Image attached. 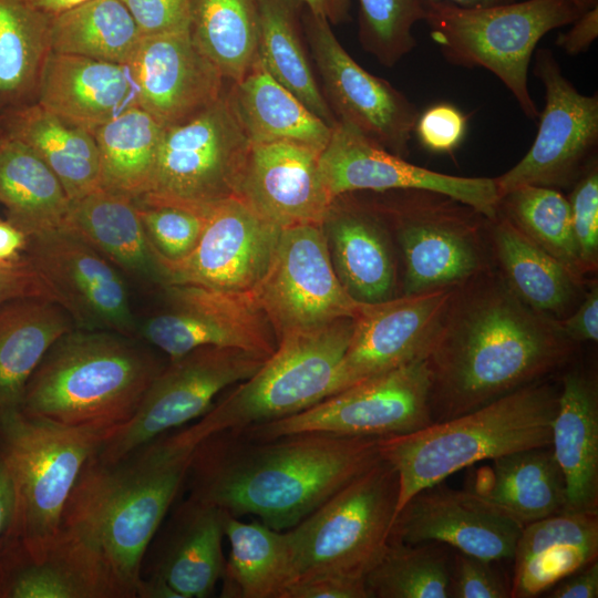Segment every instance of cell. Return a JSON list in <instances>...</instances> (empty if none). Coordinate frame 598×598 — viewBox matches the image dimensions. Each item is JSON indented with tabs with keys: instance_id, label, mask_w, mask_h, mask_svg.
I'll return each instance as SVG.
<instances>
[{
	"instance_id": "obj_36",
	"label": "cell",
	"mask_w": 598,
	"mask_h": 598,
	"mask_svg": "<svg viewBox=\"0 0 598 598\" xmlns=\"http://www.w3.org/2000/svg\"><path fill=\"white\" fill-rule=\"evenodd\" d=\"M73 328L68 312L49 299L28 297L0 306V412L19 409L49 348Z\"/></svg>"
},
{
	"instance_id": "obj_12",
	"label": "cell",
	"mask_w": 598,
	"mask_h": 598,
	"mask_svg": "<svg viewBox=\"0 0 598 598\" xmlns=\"http://www.w3.org/2000/svg\"><path fill=\"white\" fill-rule=\"evenodd\" d=\"M429 388L422 359L354 384L295 414L236 432L252 440L301 432L378 437L408 434L433 423Z\"/></svg>"
},
{
	"instance_id": "obj_60",
	"label": "cell",
	"mask_w": 598,
	"mask_h": 598,
	"mask_svg": "<svg viewBox=\"0 0 598 598\" xmlns=\"http://www.w3.org/2000/svg\"><path fill=\"white\" fill-rule=\"evenodd\" d=\"M136 597L138 598H181L179 595L171 588L165 581L141 576L136 587Z\"/></svg>"
},
{
	"instance_id": "obj_58",
	"label": "cell",
	"mask_w": 598,
	"mask_h": 598,
	"mask_svg": "<svg viewBox=\"0 0 598 598\" xmlns=\"http://www.w3.org/2000/svg\"><path fill=\"white\" fill-rule=\"evenodd\" d=\"M27 236L9 220L0 219V265L23 256Z\"/></svg>"
},
{
	"instance_id": "obj_45",
	"label": "cell",
	"mask_w": 598,
	"mask_h": 598,
	"mask_svg": "<svg viewBox=\"0 0 598 598\" xmlns=\"http://www.w3.org/2000/svg\"><path fill=\"white\" fill-rule=\"evenodd\" d=\"M498 213L584 280L586 270L573 231L569 202L558 189L536 185L517 187L501 197Z\"/></svg>"
},
{
	"instance_id": "obj_59",
	"label": "cell",
	"mask_w": 598,
	"mask_h": 598,
	"mask_svg": "<svg viewBox=\"0 0 598 598\" xmlns=\"http://www.w3.org/2000/svg\"><path fill=\"white\" fill-rule=\"evenodd\" d=\"M306 8L323 17L331 24H340L350 19L351 0H302Z\"/></svg>"
},
{
	"instance_id": "obj_62",
	"label": "cell",
	"mask_w": 598,
	"mask_h": 598,
	"mask_svg": "<svg viewBox=\"0 0 598 598\" xmlns=\"http://www.w3.org/2000/svg\"><path fill=\"white\" fill-rule=\"evenodd\" d=\"M420 3L426 9L427 7L436 3H450L461 8H488L502 4H508L518 0H419Z\"/></svg>"
},
{
	"instance_id": "obj_64",
	"label": "cell",
	"mask_w": 598,
	"mask_h": 598,
	"mask_svg": "<svg viewBox=\"0 0 598 598\" xmlns=\"http://www.w3.org/2000/svg\"><path fill=\"white\" fill-rule=\"evenodd\" d=\"M2 134V131H1V125H0V135Z\"/></svg>"
},
{
	"instance_id": "obj_49",
	"label": "cell",
	"mask_w": 598,
	"mask_h": 598,
	"mask_svg": "<svg viewBox=\"0 0 598 598\" xmlns=\"http://www.w3.org/2000/svg\"><path fill=\"white\" fill-rule=\"evenodd\" d=\"M493 563L453 549L448 598H511V586Z\"/></svg>"
},
{
	"instance_id": "obj_7",
	"label": "cell",
	"mask_w": 598,
	"mask_h": 598,
	"mask_svg": "<svg viewBox=\"0 0 598 598\" xmlns=\"http://www.w3.org/2000/svg\"><path fill=\"white\" fill-rule=\"evenodd\" d=\"M115 431L64 426L19 409L0 412V455L14 482L18 536L29 558L44 557L82 470Z\"/></svg>"
},
{
	"instance_id": "obj_61",
	"label": "cell",
	"mask_w": 598,
	"mask_h": 598,
	"mask_svg": "<svg viewBox=\"0 0 598 598\" xmlns=\"http://www.w3.org/2000/svg\"><path fill=\"white\" fill-rule=\"evenodd\" d=\"M39 11L54 17L87 0H25Z\"/></svg>"
},
{
	"instance_id": "obj_44",
	"label": "cell",
	"mask_w": 598,
	"mask_h": 598,
	"mask_svg": "<svg viewBox=\"0 0 598 598\" xmlns=\"http://www.w3.org/2000/svg\"><path fill=\"white\" fill-rule=\"evenodd\" d=\"M452 554L443 543L389 539L364 578L368 598H448Z\"/></svg>"
},
{
	"instance_id": "obj_13",
	"label": "cell",
	"mask_w": 598,
	"mask_h": 598,
	"mask_svg": "<svg viewBox=\"0 0 598 598\" xmlns=\"http://www.w3.org/2000/svg\"><path fill=\"white\" fill-rule=\"evenodd\" d=\"M266 359L235 348L200 347L169 360L152 381L135 414L106 439L95 457L115 461L199 419L223 390L250 378Z\"/></svg>"
},
{
	"instance_id": "obj_1",
	"label": "cell",
	"mask_w": 598,
	"mask_h": 598,
	"mask_svg": "<svg viewBox=\"0 0 598 598\" xmlns=\"http://www.w3.org/2000/svg\"><path fill=\"white\" fill-rule=\"evenodd\" d=\"M575 342L526 306L492 267L454 287L424 357L433 423L543 380Z\"/></svg>"
},
{
	"instance_id": "obj_17",
	"label": "cell",
	"mask_w": 598,
	"mask_h": 598,
	"mask_svg": "<svg viewBox=\"0 0 598 598\" xmlns=\"http://www.w3.org/2000/svg\"><path fill=\"white\" fill-rule=\"evenodd\" d=\"M23 255L74 328L136 338L127 279L83 239L63 227L43 231L27 237Z\"/></svg>"
},
{
	"instance_id": "obj_22",
	"label": "cell",
	"mask_w": 598,
	"mask_h": 598,
	"mask_svg": "<svg viewBox=\"0 0 598 598\" xmlns=\"http://www.w3.org/2000/svg\"><path fill=\"white\" fill-rule=\"evenodd\" d=\"M126 65L138 107L163 127L196 116L229 83L188 29L142 37Z\"/></svg>"
},
{
	"instance_id": "obj_30",
	"label": "cell",
	"mask_w": 598,
	"mask_h": 598,
	"mask_svg": "<svg viewBox=\"0 0 598 598\" xmlns=\"http://www.w3.org/2000/svg\"><path fill=\"white\" fill-rule=\"evenodd\" d=\"M0 598H117L99 558L78 538L59 532L40 560L20 543L0 563Z\"/></svg>"
},
{
	"instance_id": "obj_20",
	"label": "cell",
	"mask_w": 598,
	"mask_h": 598,
	"mask_svg": "<svg viewBox=\"0 0 598 598\" xmlns=\"http://www.w3.org/2000/svg\"><path fill=\"white\" fill-rule=\"evenodd\" d=\"M281 228L240 198L215 204L193 251L159 264L163 287L188 285L226 292H251L267 271Z\"/></svg>"
},
{
	"instance_id": "obj_51",
	"label": "cell",
	"mask_w": 598,
	"mask_h": 598,
	"mask_svg": "<svg viewBox=\"0 0 598 598\" xmlns=\"http://www.w3.org/2000/svg\"><path fill=\"white\" fill-rule=\"evenodd\" d=\"M134 18L141 35L188 29L190 0H122Z\"/></svg>"
},
{
	"instance_id": "obj_40",
	"label": "cell",
	"mask_w": 598,
	"mask_h": 598,
	"mask_svg": "<svg viewBox=\"0 0 598 598\" xmlns=\"http://www.w3.org/2000/svg\"><path fill=\"white\" fill-rule=\"evenodd\" d=\"M164 127L138 106L94 133L101 188L140 199L150 188Z\"/></svg>"
},
{
	"instance_id": "obj_35",
	"label": "cell",
	"mask_w": 598,
	"mask_h": 598,
	"mask_svg": "<svg viewBox=\"0 0 598 598\" xmlns=\"http://www.w3.org/2000/svg\"><path fill=\"white\" fill-rule=\"evenodd\" d=\"M231 106L251 144L289 142L322 152L332 127L277 82L259 58L239 81L229 82Z\"/></svg>"
},
{
	"instance_id": "obj_5",
	"label": "cell",
	"mask_w": 598,
	"mask_h": 598,
	"mask_svg": "<svg viewBox=\"0 0 598 598\" xmlns=\"http://www.w3.org/2000/svg\"><path fill=\"white\" fill-rule=\"evenodd\" d=\"M558 394L539 380L460 416L380 437L381 458L399 476L396 514L416 492L460 470L519 450L550 446Z\"/></svg>"
},
{
	"instance_id": "obj_14",
	"label": "cell",
	"mask_w": 598,
	"mask_h": 598,
	"mask_svg": "<svg viewBox=\"0 0 598 598\" xmlns=\"http://www.w3.org/2000/svg\"><path fill=\"white\" fill-rule=\"evenodd\" d=\"M277 340L286 334L355 318L365 303L340 282L323 225L282 228L262 279L251 291Z\"/></svg>"
},
{
	"instance_id": "obj_23",
	"label": "cell",
	"mask_w": 598,
	"mask_h": 598,
	"mask_svg": "<svg viewBox=\"0 0 598 598\" xmlns=\"http://www.w3.org/2000/svg\"><path fill=\"white\" fill-rule=\"evenodd\" d=\"M523 525L473 493L442 482L416 492L398 512L390 540L443 543L489 561L512 559Z\"/></svg>"
},
{
	"instance_id": "obj_21",
	"label": "cell",
	"mask_w": 598,
	"mask_h": 598,
	"mask_svg": "<svg viewBox=\"0 0 598 598\" xmlns=\"http://www.w3.org/2000/svg\"><path fill=\"white\" fill-rule=\"evenodd\" d=\"M456 287V286H455ZM454 287L364 305L354 318L332 394L424 359Z\"/></svg>"
},
{
	"instance_id": "obj_26",
	"label": "cell",
	"mask_w": 598,
	"mask_h": 598,
	"mask_svg": "<svg viewBox=\"0 0 598 598\" xmlns=\"http://www.w3.org/2000/svg\"><path fill=\"white\" fill-rule=\"evenodd\" d=\"M323 229L334 271L354 300L371 305L395 298L393 254L375 204L341 195Z\"/></svg>"
},
{
	"instance_id": "obj_34",
	"label": "cell",
	"mask_w": 598,
	"mask_h": 598,
	"mask_svg": "<svg viewBox=\"0 0 598 598\" xmlns=\"http://www.w3.org/2000/svg\"><path fill=\"white\" fill-rule=\"evenodd\" d=\"M2 134L33 148L60 179L70 200L101 188L96 142L91 132L73 125L37 102L0 112Z\"/></svg>"
},
{
	"instance_id": "obj_55",
	"label": "cell",
	"mask_w": 598,
	"mask_h": 598,
	"mask_svg": "<svg viewBox=\"0 0 598 598\" xmlns=\"http://www.w3.org/2000/svg\"><path fill=\"white\" fill-rule=\"evenodd\" d=\"M17 491L0 455V563L19 544Z\"/></svg>"
},
{
	"instance_id": "obj_46",
	"label": "cell",
	"mask_w": 598,
	"mask_h": 598,
	"mask_svg": "<svg viewBox=\"0 0 598 598\" xmlns=\"http://www.w3.org/2000/svg\"><path fill=\"white\" fill-rule=\"evenodd\" d=\"M359 41L382 65L394 66L416 45L412 30L425 19L419 0H358Z\"/></svg>"
},
{
	"instance_id": "obj_48",
	"label": "cell",
	"mask_w": 598,
	"mask_h": 598,
	"mask_svg": "<svg viewBox=\"0 0 598 598\" xmlns=\"http://www.w3.org/2000/svg\"><path fill=\"white\" fill-rule=\"evenodd\" d=\"M571 226L584 268L594 272L598 262V163L592 159L573 185L568 197Z\"/></svg>"
},
{
	"instance_id": "obj_9",
	"label": "cell",
	"mask_w": 598,
	"mask_h": 598,
	"mask_svg": "<svg viewBox=\"0 0 598 598\" xmlns=\"http://www.w3.org/2000/svg\"><path fill=\"white\" fill-rule=\"evenodd\" d=\"M398 498V473L381 458L287 529L295 581L317 576L364 580L386 549Z\"/></svg>"
},
{
	"instance_id": "obj_4",
	"label": "cell",
	"mask_w": 598,
	"mask_h": 598,
	"mask_svg": "<svg viewBox=\"0 0 598 598\" xmlns=\"http://www.w3.org/2000/svg\"><path fill=\"white\" fill-rule=\"evenodd\" d=\"M164 367L137 338L73 328L40 361L19 410L64 426L117 430Z\"/></svg>"
},
{
	"instance_id": "obj_16",
	"label": "cell",
	"mask_w": 598,
	"mask_h": 598,
	"mask_svg": "<svg viewBox=\"0 0 598 598\" xmlns=\"http://www.w3.org/2000/svg\"><path fill=\"white\" fill-rule=\"evenodd\" d=\"M302 24L322 94L337 121L389 152L406 156L419 116L416 106L390 82L358 64L327 19L305 7Z\"/></svg>"
},
{
	"instance_id": "obj_3",
	"label": "cell",
	"mask_w": 598,
	"mask_h": 598,
	"mask_svg": "<svg viewBox=\"0 0 598 598\" xmlns=\"http://www.w3.org/2000/svg\"><path fill=\"white\" fill-rule=\"evenodd\" d=\"M194 446L167 432L111 462L92 456L64 507L62 528L103 565L117 598H135L155 534L185 483Z\"/></svg>"
},
{
	"instance_id": "obj_18",
	"label": "cell",
	"mask_w": 598,
	"mask_h": 598,
	"mask_svg": "<svg viewBox=\"0 0 598 598\" xmlns=\"http://www.w3.org/2000/svg\"><path fill=\"white\" fill-rule=\"evenodd\" d=\"M168 307L137 327L143 339L169 360L200 347L235 348L270 357L278 340L251 292L188 285L162 287Z\"/></svg>"
},
{
	"instance_id": "obj_42",
	"label": "cell",
	"mask_w": 598,
	"mask_h": 598,
	"mask_svg": "<svg viewBox=\"0 0 598 598\" xmlns=\"http://www.w3.org/2000/svg\"><path fill=\"white\" fill-rule=\"evenodd\" d=\"M142 38L122 0H87L52 17V52L126 65Z\"/></svg>"
},
{
	"instance_id": "obj_43",
	"label": "cell",
	"mask_w": 598,
	"mask_h": 598,
	"mask_svg": "<svg viewBox=\"0 0 598 598\" xmlns=\"http://www.w3.org/2000/svg\"><path fill=\"white\" fill-rule=\"evenodd\" d=\"M189 33L230 83L258 60L259 0H190Z\"/></svg>"
},
{
	"instance_id": "obj_10",
	"label": "cell",
	"mask_w": 598,
	"mask_h": 598,
	"mask_svg": "<svg viewBox=\"0 0 598 598\" xmlns=\"http://www.w3.org/2000/svg\"><path fill=\"white\" fill-rule=\"evenodd\" d=\"M250 147L227 85L206 110L164 127L150 188L135 202L208 209L236 196Z\"/></svg>"
},
{
	"instance_id": "obj_24",
	"label": "cell",
	"mask_w": 598,
	"mask_h": 598,
	"mask_svg": "<svg viewBox=\"0 0 598 598\" xmlns=\"http://www.w3.org/2000/svg\"><path fill=\"white\" fill-rule=\"evenodd\" d=\"M320 153L289 142L251 144L236 197L281 229L323 225L334 199L321 177Z\"/></svg>"
},
{
	"instance_id": "obj_56",
	"label": "cell",
	"mask_w": 598,
	"mask_h": 598,
	"mask_svg": "<svg viewBox=\"0 0 598 598\" xmlns=\"http://www.w3.org/2000/svg\"><path fill=\"white\" fill-rule=\"evenodd\" d=\"M570 29L559 34L556 44L567 54L585 52L598 37V4L585 10L571 24Z\"/></svg>"
},
{
	"instance_id": "obj_54",
	"label": "cell",
	"mask_w": 598,
	"mask_h": 598,
	"mask_svg": "<svg viewBox=\"0 0 598 598\" xmlns=\"http://www.w3.org/2000/svg\"><path fill=\"white\" fill-rule=\"evenodd\" d=\"M560 332L573 342L598 340V286L592 283L567 317L556 320Z\"/></svg>"
},
{
	"instance_id": "obj_11",
	"label": "cell",
	"mask_w": 598,
	"mask_h": 598,
	"mask_svg": "<svg viewBox=\"0 0 598 598\" xmlns=\"http://www.w3.org/2000/svg\"><path fill=\"white\" fill-rule=\"evenodd\" d=\"M391 192L392 200L377 205L395 228L404 262L403 296L455 287L491 268L483 215L440 193Z\"/></svg>"
},
{
	"instance_id": "obj_27",
	"label": "cell",
	"mask_w": 598,
	"mask_h": 598,
	"mask_svg": "<svg viewBox=\"0 0 598 598\" xmlns=\"http://www.w3.org/2000/svg\"><path fill=\"white\" fill-rule=\"evenodd\" d=\"M225 512L187 497L159 539L148 577L158 578L181 598L212 597L225 571Z\"/></svg>"
},
{
	"instance_id": "obj_39",
	"label": "cell",
	"mask_w": 598,
	"mask_h": 598,
	"mask_svg": "<svg viewBox=\"0 0 598 598\" xmlns=\"http://www.w3.org/2000/svg\"><path fill=\"white\" fill-rule=\"evenodd\" d=\"M302 0H259L258 58L269 74L333 127L337 118L306 50Z\"/></svg>"
},
{
	"instance_id": "obj_41",
	"label": "cell",
	"mask_w": 598,
	"mask_h": 598,
	"mask_svg": "<svg viewBox=\"0 0 598 598\" xmlns=\"http://www.w3.org/2000/svg\"><path fill=\"white\" fill-rule=\"evenodd\" d=\"M51 19L25 0H0V112L35 101Z\"/></svg>"
},
{
	"instance_id": "obj_19",
	"label": "cell",
	"mask_w": 598,
	"mask_h": 598,
	"mask_svg": "<svg viewBox=\"0 0 598 598\" xmlns=\"http://www.w3.org/2000/svg\"><path fill=\"white\" fill-rule=\"evenodd\" d=\"M319 168L332 199L354 192L423 189L454 198L487 219L498 212L494 178L454 176L417 166L340 122L320 153Z\"/></svg>"
},
{
	"instance_id": "obj_31",
	"label": "cell",
	"mask_w": 598,
	"mask_h": 598,
	"mask_svg": "<svg viewBox=\"0 0 598 598\" xmlns=\"http://www.w3.org/2000/svg\"><path fill=\"white\" fill-rule=\"evenodd\" d=\"M63 228L138 285L163 287L162 271L134 199L100 188L70 200Z\"/></svg>"
},
{
	"instance_id": "obj_28",
	"label": "cell",
	"mask_w": 598,
	"mask_h": 598,
	"mask_svg": "<svg viewBox=\"0 0 598 598\" xmlns=\"http://www.w3.org/2000/svg\"><path fill=\"white\" fill-rule=\"evenodd\" d=\"M598 557V513L569 512L523 527L516 543L511 598H533Z\"/></svg>"
},
{
	"instance_id": "obj_52",
	"label": "cell",
	"mask_w": 598,
	"mask_h": 598,
	"mask_svg": "<svg viewBox=\"0 0 598 598\" xmlns=\"http://www.w3.org/2000/svg\"><path fill=\"white\" fill-rule=\"evenodd\" d=\"M28 297L55 301L53 293L24 255L0 265V306Z\"/></svg>"
},
{
	"instance_id": "obj_32",
	"label": "cell",
	"mask_w": 598,
	"mask_h": 598,
	"mask_svg": "<svg viewBox=\"0 0 598 598\" xmlns=\"http://www.w3.org/2000/svg\"><path fill=\"white\" fill-rule=\"evenodd\" d=\"M491 251L511 290L536 312L560 320L582 299V281L497 212L486 219Z\"/></svg>"
},
{
	"instance_id": "obj_15",
	"label": "cell",
	"mask_w": 598,
	"mask_h": 598,
	"mask_svg": "<svg viewBox=\"0 0 598 598\" xmlns=\"http://www.w3.org/2000/svg\"><path fill=\"white\" fill-rule=\"evenodd\" d=\"M534 74L545 87V107L528 152L494 178L499 198L524 185L573 187L597 157L598 95L581 94L548 49L537 50Z\"/></svg>"
},
{
	"instance_id": "obj_57",
	"label": "cell",
	"mask_w": 598,
	"mask_h": 598,
	"mask_svg": "<svg viewBox=\"0 0 598 598\" xmlns=\"http://www.w3.org/2000/svg\"><path fill=\"white\" fill-rule=\"evenodd\" d=\"M550 598H597L598 561L568 575L548 590Z\"/></svg>"
},
{
	"instance_id": "obj_37",
	"label": "cell",
	"mask_w": 598,
	"mask_h": 598,
	"mask_svg": "<svg viewBox=\"0 0 598 598\" xmlns=\"http://www.w3.org/2000/svg\"><path fill=\"white\" fill-rule=\"evenodd\" d=\"M229 556L221 577L226 598H285L295 581L292 549L287 530L259 520L245 523L225 512Z\"/></svg>"
},
{
	"instance_id": "obj_53",
	"label": "cell",
	"mask_w": 598,
	"mask_h": 598,
	"mask_svg": "<svg viewBox=\"0 0 598 598\" xmlns=\"http://www.w3.org/2000/svg\"><path fill=\"white\" fill-rule=\"evenodd\" d=\"M285 598H368L364 580L317 576L295 581Z\"/></svg>"
},
{
	"instance_id": "obj_33",
	"label": "cell",
	"mask_w": 598,
	"mask_h": 598,
	"mask_svg": "<svg viewBox=\"0 0 598 598\" xmlns=\"http://www.w3.org/2000/svg\"><path fill=\"white\" fill-rule=\"evenodd\" d=\"M471 491L525 526L566 511V485L550 446L491 460Z\"/></svg>"
},
{
	"instance_id": "obj_63",
	"label": "cell",
	"mask_w": 598,
	"mask_h": 598,
	"mask_svg": "<svg viewBox=\"0 0 598 598\" xmlns=\"http://www.w3.org/2000/svg\"><path fill=\"white\" fill-rule=\"evenodd\" d=\"M581 11L590 9L598 4V0H570Z\"/></svg>"
},
{
	"instance_id": "obj_47",
	"label": "cell",
	"mask_w": 598,
	"mask_h": 598,
	"mask_svg": "<svg viewBox=\"0 0 598 598\" xmlns=\"http://www.w3.org/2000/svg\"><path fill=\"white\" fill-rule=\"evenodd\" d=\"M136 203V202H135ZM137 213L158 264L176 262L196 247L209 209L136 203Z\"/></svg>"
},
{
	"instance_id": "obj_29",
	"label": "cell",
	"mask_w": 598,
	"mask_h": 598,
	"mask_svg": "<svg viewBox=\"0 0 598 598\" xmlns=\"http://www.w3.org/2000/svg\"><path fill=\"white\" fill-rule=\"evenodd\" d=\"M550 447L565 480L566 511L598 513V386L582 371L561 379Z\"/></svg>"
},
{
	"instance_id": "obj_38",
	"label": "cell",
	"mask_w": 598,
	"mask_h": 598,
	"mask_svg": "<svg viewBox=\"0 0 598 598\" xmlns=\"http://www.w3.org/2000/svg\"><path fill=\"white\" fill-rule=\"evenodd\" d=\"M0 203L27 237L62 228L70 198L54 172L25 143L0 135Z\"/></svg>"
},
{
	"instance_id": "obj_50",
	"label": "cell",
	"mask_w": 598,
	"mask_h": 598,
	"mask_svg": "<svg viewBox=\"0 0 598 598\" xmlns=\"http://www.w3.org/2000/svg\"><path fill=\"white\" fill-rule=\"evenodd\" d=\"M467 116L450 103L427 107L416 118L413 133L422 147L433 153H453L464 140Z\"/></svg>"
},
{
	"instance_id": "obj_2",
	"label": "cell",
	"mask_w": 598,
	"mask_h": 598,
	"mask_svg": "<svg viewBox=\"0 0 598 598\" xmlns=\"http://www.w3.org/2000/svg\"><path fill=\"white\" fill-rule=\"evenodd\" d=\"M379 441L322 432L252 440L217 432L193 450L187 497L287 530L378 463Z\"/></svg>"
},
{
	"instance_id": "obj_8",
	"label": "cell",
	"mask_w": 598,
	"mask_h": 598,
	"mask_svg": "<svg viewBox=\"0 0 598 598\" xmlns=\"http://www.w3.org/2000/svg\"><path fill=\"white\" fill-rule=\"evenodd\" d=\"M424 21L443 56L464 68H484L511 91L523 113L539 116L528 90L532 55L548 32L570 25L584 11L570 0H524L488 8L436 3Z\"/></svg>"
},
{
	"instance_id": "obj_25",
	"label": "cell",
	"mask_w": 598,
	"mask_h": 598,
	"mask_svg": "<svg viewBox=\"0 0 598 598\" xmlns=\"http://www.w3.org/2000/svg\"><path fill=\"white\" fill-rule=\"evenodd\" d=\"M34 102L92 134L138 106L127 65L52 51L43 63Z\"/></svg>"
},
{
	"instance_id": "obj_6",
	"label": "cell",
	"mask_w": 598,
	"mask_h": 598,
	"mask_svg": "<svg viewBox=\"0 0 598 598\" xmlns=\"http://www.w3.org/2000/svg\"><path fill=\"white\" fill-rule=\"evenodd\" d=\"M353 328L354 318H342L281 337L255 374L176 434L195 447L214 433L278 420L330 396Z\"/></svg>"
}]
</instances>
